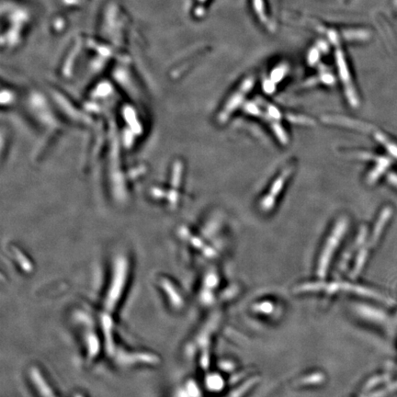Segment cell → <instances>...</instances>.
<instances>
[{
  "label": "cell",
  "mask_w": 397,
  "mask_h": 397,
  "mask_svg": "<svg viewBox=\"0 0 397 397\" xmlns=\"http://www.w3.org/2000/svg\"><path fill=\"white\" fill-rule=\"evenodd\" d=\"M129 262L124 259H117L113 264L108 286L101 302L99 324L100 331L103 335V348L108 353L113 352L118 345L114 338L113 318L124 295L123 294L129 279Z\"/></svg>",
  "instance_id": "6da1fadb"
},
{
  "label": "cell",
  "mask_w": 397,
  "mask_h": 397,
  "mask_svg": "<svg viewBox=\"0 0 397 397\" xmlns=\"http://www.w3.org/2000/svg\"><path fill=\"white\" fill-rule=\"evenodd\" d=\"M348 224H349V222L346 219L345 217H341L340 219L337 220L336 225H335L334 228H333L332 232H331L329 238L327 240L324 250H323V253L321 255L319 265L320 269L324 270L326 267L328 266L330 258L332 257L333 253L335 252L336 248L338 246L341 238H342L343 234L347 231Z\"/></svg>",
  "instance_id": "7a4b0ae2"
},
{
  "label": "cell",
  "mask_w": 397,
  "mask_h": 397,
  "mask_svg": "<svg viewBox=\"0 0 397 397\" xmlns=\"http://www.w3.org/2000/svg\"><path fill=\"white\" fill-rule=\"evenodd\" d=\"M254 85L253 79H247L238 87V91L229 98L227 102L225 103L224 108L222 109L218 120L220 122H225L229 119V117L233 114V112L241 105L242 102L246 97V94L252 89Z\"/></svg>",
  "instance_id": "3957f363"
},
{
  "label": "cell",
  "mask_w": 397,
  "mask_h": 397,
  "mask_svg": "<svg viewBox=\"0 0 397 397\" xmlns=\"http://www.w3.org/2000/svg\"><path fill=\"white\" fill-rule=\"evenodd\" d=\"M292 172H293V168L288 167V168L283 169L281 171V175H279L276 179L274 181L270 189L268 190V194L262 199V201L260 203V207L264 212L269 211L273 207L274 203L276 202L277 197L281 194V190H283L285 183L289 178Z\"/></svg>",
  "instance_id": "277c9868"
},
{
  "label": "cell",
  "mask_w": 397,
  "mask_h": 397,
  "mask_svg": "<svg viewBox=\"0 0 397 397\" xmlns=\"http://www.w3.org/2000/svg\"><path fill=\"white\" fill-rule=\"evenodd\" d=\"M29 379L35 393L39 397H58L47 378L43 375L38 367H31L29 371Z\"/></svg>",
  "instance_id": "5b68a950"
},
{
  "label": "cell",
  "mask_w": 397,
  "mask_h": 397,
  "mask_svg": "<svg viewBox=\"0 0 397 397\" xmlns=\"http://www.w3.org/2000/svg\"><path fill=\"white\" fill-rule=\"evenodd\" d=\"M393 213V210L391 207H385L384 210L381 212L380 216L378 218V221L376 222L375 226L373 229V232H372V236H371V242L374 243L377 241L379 238H380L381 233L384 230V226L387 224V221L390 219V217L392 216Z\"/></svg>",
  "instance_id": "8992f818"
},
{
  "label": "cell",
  "mask_w": 397,
  "mask_h": 397,
  "mask_svg": "<svg viewBox=\"0 0 397 397\" xmlns=\"http://www.w3.org/2000/svg\"><path fill=\"white\" fill-rule=\"evenodd\" d=\"M391 164H392V161L388 157H385V156L378 157L377 158V165L373 170L370 173V175L368 177V182L370 183L375 182L381 177V175H383L385 172V170L388 169Z\"/></svg>",
  "instance_id": "52a82bcc"
},
{
  "label": "cell",
  "mask_w": 397,
  "mask_h": 397,
  "mask_svg": "<svg viewBox=\"0 0 397 397\" xmlns=\"http://www.w3.org/2000/svg\"><path fill=\"white\" fill-rule=\"evenodd\" d=\"M374 137L378 142H380L381 145H383L385 147V149L389 152V154H391L392 156L397 158V145L395 142L389 140L384 134L379 133V132H376L374 134Z\"/></svg>",
  "instance_id": "ba28073f"
},
{
  "label": "cell",
  "mask_w": 397,
  "mask_h": 397,
  "mask_svg": "<svg viewBox=\"0 0 397 397\" xmlns=\"http://www.w3.org/2000/svg\"><path fill=\"white\" fill-rule=\"evenodd\" d=\"M387 181H388L392 185L394 186L395 188H397V174L395 173H390L387 177Z\"/></svg>",
  "instance_id": "9c48e42d"
}]
</instances>
